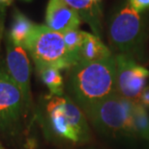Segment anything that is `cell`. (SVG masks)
<instances>
[{
  "mask_svg": "<svg viewBox=\"0 0 149 149\" xmlns=\"http://www.w3.org/2000/svg\"><path fill=\"white\" fill-rule=\"evenodd\" d=\"M68 88L73 101L83 111L116 93L114 57L74 65L70 68Z\"/></svg>",
  "mask_w": 149,
  "mask_h": 149,
  "instance_id": "obj_1",
  "label": "cell"
},
{
  "mask_svg": "<svg viewBox=\"0 0 149 149\" xmlns=\"http://www.w3.org/2000/svg\"><path fill=\"white\" fill-rule=\"evenodd\" d=\"M44 122L49 134L62 141L82 144L90 139L84 113L68 96L49 94L46 97Z\"/></svg>",
  "mask_w": 149,
  "mask_h": 149,
  "instance_id": "obj_2",
  "label": "cell"
},
{
  "mask_svg": "<svg viewBox=\"0 0 149 149\" xmlns=\"http://www.w3.org/2000/svg\"><path fill=\"white\" fill-rule=\"evenodd\" d=\"M134 103L114 93L84 111L93 125L110 137H137L133 118Z\"/></svg>",
  "mask_w": 149,
  "mask_h": 149,
  "instance_id": "obj_3",
  "label": "cell"
},
{
  "mask_svg": "<svg viewBox=\"0 0 149 149\" xmlns=\"http://www.w3.org/2000/svg\"><path fill=\"white\" fill-rule=\"evenodd\" d=\"M109 40L118 54L131 58L142 56L146 27L139 13L126 4L112 15L109 23Z\"/></svg>",
  "mask_w": 149,
  "mask_h": 149,
  "instance_id": "obj_4",
  "label": "cell"
},
{
  "mask_svg": "<svg viewBox=\"0 0 149 149\" xmlns=\"http://www.w3.org/2000/svg\"><path fill=\"white\" fill-rule=\"evenodd\" d=\"M23 48L32 57L37 71L46 68L60 70L74 66L62 34L49 29L47 25H35Z\"/></svg>",
  "mask_w": 149,
  "mask_h": 149,
  "instance_id": "obj_5",
  "label": "cell"
},
{
  "mask_svg": "<svg viewBox=\"0 0 149 149\" xmlns=\"http://www.w3.org/2000/svg\"><path fill=\"white\" fill-rule=\"evenodd\" d=\"M27 112L20 91L0 65V133L6 138L16 137Z\"/></svg>",
  "mask_w": 149,
  "mask_h": 149,
  "instance_id": "obj_6",
  "label": "cell"
},
{
  "mask_svg": "<svg viewBox=\"0 0 149 149\" xmlns=\"http://www.w3.org/2000/svg\"><path fill=\"white\" fill-rule=\"evenodd\" d=\"M114 60L116 93L132 103H139L142 93L148 87L149 70L126 55L117 54Z\"/></svg>",
  "mask_w": 149,
  "mask_h": 149,
  "instance_id": "obj_7",
  "label": "cell"
},
{
  "mask_svg": "<svg viewBox=\"0 0 149 149\" xmlns=\"http://www.w3.org/2000/svg\"><path fill=\"white\" fill-rule=\"evenodd\" d=\"M6 52L8 73L20 91L26 109L29 111L31 106V66L26 51L23 46L15 44L8 37L6 39Z\"/></svg>",
  "mask_w": 149,
  "mask_h": 149,
  "instance_id": "obj_8",
  "label": "cell"
},
{
  "mask_svg": "<svg viewBox=\"0 0 149 149\" xmlns=\"http://www.w3.org/2000/svg\"><path fill=\"white\" fill-rule=\"evenodd\" d=\"M81 17L78 13L64 0H49L46 11L47 26L55 32L63 34L69 30L78 29Z\"/></svg>",
  "mask_w": 149,
  "mask_h": 149,
  "instance_id": "obj_9",
  "label": "cell"
},
{
  "mask_svg": "<svg viewBox=\"0 0 149 149\" xmlns=\"http://www.w3.org/2000/svg\"><path fill=\"white\" fill-rule=\"evenodd\" d=\"M67 4L76 10L82 20L90 26L97 37L102 33V11L97 0H64Z\"/></svg>",
  "mask_w": 149,
  "mask_h": 149,
  "instance_id": "obj_10",
  "label": "cell"
},
{
  "mask_svg": "<svg viewBox=\"0 0 149 149\" xmlns=\"http://www.w3.org/2000/svg\"><path fill=\"white\" fill-rule=\"evenodd\" d=\"M112 56V52L96 35L83 32V42L80 50L78 63L96 62Z\"/></svg>",
  "mask_w": 149,
  "mask_h": 149,
  "instance_id": "obj_11",
  "label": "cell"
},
{
  "mask_svg": "<svg viewBox=\"0 0 149 149\" xmlns=\"http://www.w3.org/2000/svg\"><path fill=\"white\" fill-rule=\"evenodd\" d=\"M35 25L36 24L33 23L26 15L18 10H16L13 15V21L8 37L15 44L23 47L24 42L33 31Z\"/></svg>",
  "mask_w": 149,
  "mask_h": 149,
  "instance_id": "obj_12",
  "label": "cell"
},
{
  "mask_svg": "<svg viewBox=\"0 0 149 149\" xmlns=\"http://www.w3.org/2000/svg\"><path fill=\"white\" fill-rule=\"evenodd\" d=\"M41 80L49 88L50 94L64 95V82L59 69L54 68H46L38 70Z\"/></svg>",
  "mask_w": 149,
  "mask_h": 149,
  "instance_id": "obj_13",
  "label": "cell"
},
{
  "mask_svg": "<svg viewBox=\"0 0 149 149\" xmlns=\"http://www.w3.org/2000/svg\"><path fill=\"white\" fill-rule=\"evenodd\" d=\"M62 36L73 64L76 65L78 63L80 50L81 48L82 42H83V31H80L78 29L69 30L63 33Z\"/></svg>",
  "mask_w": 149,
  "mask_h": 149,
  "instance_id": "obj_14",
  "label": "cell"
},
{
  "mask_svg": "<svg viewBox=\"0 0 149 149\" xmlns=\"http://www.w3.org/2000/svg\"><path fill=\"white\" fill-rule=\"evenodd\" d=\"M133 118H134V125L136 134L138 137L146 139L149 141V113L141 104H134V111H133Z\"/></svg>",
  "mask_w": 149,
  "mask_h": 149,
  "instance_id": "obj_15",
  "label": "cell"
},
{
  "mask_svg": "<svg viewBox=\"0 0 149 149\" xmlns=\"http://www.w3.org/2000/svg\"><path fill=\"white\" fill-rule=\"evenodd\" d=\"M128 4L138 13L149 9V0H128Z\"/></svg>",
  "mask_w": 149,
  "mask_h": 149,
  "instance_id": "obj_16",
  "label": "cell"
},
{
  "mask_svg": "<svg viewBox=\"0 0 149 149\" xmlns=\"http://www.w3.org/2000/svg\"><path fill=\"white\" fill-rule=\"evenodd\" d=\"M12 0H0V7H5V6L10 5Z\"/></svg>",
  "mask_w": 149,
  "mask_h": 149,
  "instance_id": "obj_17",
  "label": "cell"
},
{
  "mask_svg": "<svg viewBox=\"0 0 149 149\" xmlns=\"http://www.w3.org/2000/svg\"><path fill=\"white\" fill-rule=\"evenodd\" d=\"M0 149H5V147H4V146H3V145H2V143H1V142H0Z\"/></svg>",
  "mask_w": 149,
  "mask_h": 149,
  "instance_id": "obj_18",
  "label": "cell"
},
{
  "mask_svg": "<svg viewBox=\"0 0 149 149\" xmlns=\"http://www.w3.org/2000/svg\"><path fill=\"white\" fill-rule=\"evenodd\" d=\"M24 1H26V2H30V1H32V0H24Z\"/></svg>",
  "mask_w": 149,
  "mask_h": 149,
  "instance_id": "obj_19",
  "label": "cell"
},
{
  "mask_svg": "<svg viewBox=\"0 0 149 149\" xmlns=\"http://www.w3.org/2000/svg\"><path fill=\"white\" fill-rule=\"evenodd\" d=\"M97 1H99V0H97Z\"/></svg>",
  "mask_w": 149,
  "mask_h": 149,
  "instance_id": "obj_20",
  "label": "cell"
}]
</instances>
